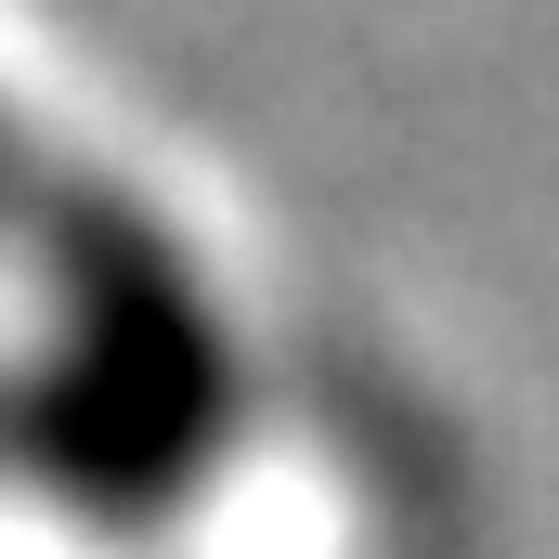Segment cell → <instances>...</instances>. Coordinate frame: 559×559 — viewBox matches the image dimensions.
Instances as JSON below:
<instances>
[{
    "label": "cell",
    "mask_w": 559,
    "mask_h": 559,
    "mask_svg": "<svg viewBox=\"0 0 559 559\" xmlns=\"http://www.w3.org/2000/svg\"><path fill=\"white\" fill-rule=\"evenodd\" d=\"M39 248H52V286H66V338H52V378L26 404L39 455L92 508L143 521L222 455V417H235L222 338L195 312V274L169 261V235L118 195H92V182L39 195Z\"/></svg>",
    "instance_id": "obj_1"
},
{
    "label": "cell",
    "mask_w": 559,
    "mask_h": 559,
    "mask_svg": "<svg viewBox=\"0 0 559 559\" xmlns=\"http://www.w3.org/2000/svg\"><path fill=\"white\" fill-rule=\"evenodd\" d=\"M13 209H39V195H26V169H13V143H0V222H13Z\"/></svg>",
    "instance_id": "obj_2"
}]
</instances>
